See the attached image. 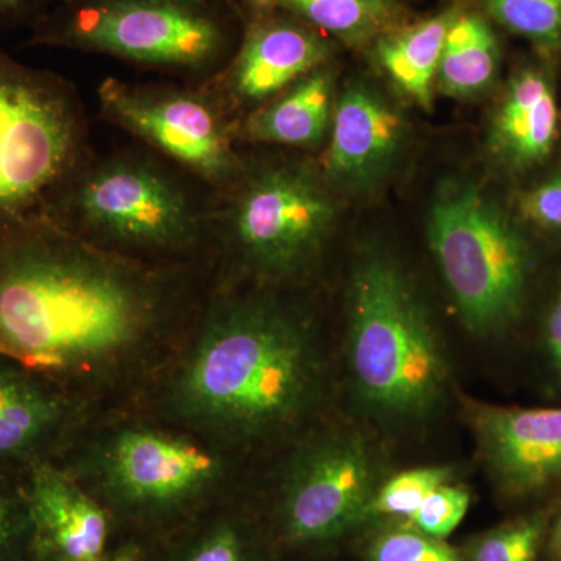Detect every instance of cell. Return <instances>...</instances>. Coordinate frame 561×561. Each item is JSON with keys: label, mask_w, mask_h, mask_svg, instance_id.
<instances>
[{"label": "cell", "mask_w": 561, "mask_h": 561, "mask_svg": "<svg viewBox=\"0 0 561 561\" xmlns=\"http://www.w3.org/2000/svg\"><path fill=\"white\" fill-rule=\"evenodd\" d=\"M375 451L359 435L334 434L306 446L284 483L283 519L294 541H327L367 518L379 485Z\"/></svg>", "instance_id": "cell-9"}, {"label": "cell", "mask_w": 561, "mask_h": 561, "mask_svg": "<svg viewBox=\"0 0 561 561\" xmlns=\"http://www.w3.org/2000/svg\"><path fill=\"white\" fill-rule=\"evenodd\" d=\"M99 561H142V559H140L139 552L136 549H122V551L106 553Z\"/></svg>", "instance_id": "cell-32"}, {"label": "cell", "mask_w": 561, "mask_h": 561, "mask_svg": "<svg viewBox=\"0 0 561 561\" xmlns=\"http://www.w3.org/2000/svg\"><path fill=\"white\" fill-rule=\"evenodd\" d=\"M435 260L461 320L478 334H493L522 311L529 250L494 203L476 187H443L431 210Z\"/></svg>", "instance_id": "cell-6"}, {"label": "cell", "mask_w": 561, "mask_h": 561, "mask_svg": "<svg viewBox=\"0 0 561 561\" xmlns=\"http://www.w3.org/2000/svg\"><path fill=\"white\" fill-rule=\"evenodd\" d=\"M332 219L334 205L312 172L279 168L251 181L232 213V232L250 265L287 276L312 260Z\"/></svg>", "instance_id": "cell-8"}, {"label": "cell", "mask_w": 561, "mask_h": 561, "mask_svg": "<svg viewBox=\"0 0 561 561\" xmlns=\"http://www.w3.org/2000/svg\"><path fill=\"white\" fill-rule=\"evenodd\" d=\"M164 311L151 273L58 221L0 225V356L61 389L135 362Z\"/></svg>", "instance_id": "cell-1"}, {"label": "cell", "mask_w": 561, "mask_h": 561, "mask_svg": "<svg viewBox=\"0 0 561 561\" xmlns=\"http://www.w3.org/2000/svg\"><path fill=\"white\" fill-rule=\"evenodd\" d=\"M559 110L549 81L538 72L519 73L502 102L493 142L505 160L527 165L545 160L557 138Z\"/></svg>", "instance_id": "cell-17"}, {"label": "cell", "mask_w": 561, "mask_h": 561, "mask_svg": "<svg viewBox=\"0 0 561 561\" xmlns=\"http://www.w3.org/2000/svg\"><path fill=\"white\" fill-rule=\"evenodd\" d=\"M28 43L203 72L224 60L231 31L216 0H60Z\"/></svg>", "instance_id": "cell-4"}, {"label": "cell", "mask_w": 561, "mask_h": 561, "mask_svg": "<svg viewBox=\"0 0 561 561\" xmlns=\"http://www.w3.org/2000/svg\"><path fill=\"white\" fill-rule=\"evenodd\" d=\"M102 108L114 124L146 140L208 181L230 175L231 147L208 102L187 92L135 87L110 79L102 83Z\"/></svg>", "instance_id": "cell-10"}, {"label": "cell", "mask_w": 561, "mask_h": 561, "mask_svg": "<svg viewBox=\"0 0 561 561\" xmlns=\"http://www.w3.org/2000/svg\"><path fill=\"white\" fill-rule=\"evenodd\" d=\"M80 146L79 111L68 88L0 46V225L49 217Z\"/></svg>", "instance_id": "cell-5"}, {"label": "cell", "mask_w": 561, "mask_h": 561, "mask_svg": "<svg viewBox=\"0 0 561 561\" xmlns=\"http://www.w3.org/2000/svg\"><path fill=\"white\" fill-rule=\"evenodd\" d=\"M184 561H249V553L239 531L221 524L203 535Z\"/></svg>", "instance_id": "cell-28"}, {"label": "cell", "mask_w": 561, "mask_h": 561, "mask_svg": "<svg viewBox=\"0 0 561 561\" xmlns=\"http://www.w3.org/2000/svg\"><path fill=\"white\" fill-rule=\"evenodd\" d=\"M470 501V493L463 486L443 483L423 501L409 522L413 529L442 540L457 529L467 515Z\"/></svg>", "instance_id": "cell-26"}, {"label": "cell", "mask_w": 561, "mask_h": 561, "mask_svg": "<svg viewBox=\"0 0 561 561\" xmlns=\"http://www.w3.org/2000/svg\"><path fill=\"white\" fill-rule=\"evenodd\" d=\"M371 561H460L451 546L413 529L391 530L376 538Z\"/></svg>", "instance_id": "cell-27"}, {"label": "cell", "mask_w": 561, "mask_h": 561, "mask_svg": "<svg viewBox=\"0 0 561 561\" xmlns=\"http://www.w3.org/2000/svg\"><path fill=\"white\" fill-rule=\"evenodd\" d=\"M552 549L553 551L561 553V515L559 522L556 524V527H553Z\"/></svg>", "instance_id": "cell-33"}, {"label": "cell", "mask_w": 561, "mask_h": 561, "mask_svg": "<svg viewBox=\"0 0 561 561\" xmlns=\"http://www.w3.org/2000/svg\"><path fill=\"white\" fill-rule=\"evenodd\" d=\"M545 534L541 518H527L491 531L472 549L471 561H535Z\"/></svg>", "instance_id": "cell-25"}, {"label": "cell", "mask_w": 561, "mask_h": 561, "mask_svg": "<svg viewBox=\"0 0 561 561\" xmlns=\"http://www.w3.org/2000/svg\"><path fill=\"white\" fill-rule=\"evenodd\" d=\"M105 490L128 507L164 508L194 500L219 481L220 460L186 438L131 427L114 434L98 457Z\"/></svg>", "instance_id": "cell-11"}, {"label": "cell", "mask_w": 561, "mask_h": 561, "mask_svg": "<svg viewBox=\"0 0 561 561\" xmlns=\"http://www.w3.org/2000/svg\"><path fill=\"white\" fill-rule=\"evenodd\" d=\"M249 2L256 7H267L272 5V3L279 2V0H249Z\"/></svg>", "instance_id": "cell-34"}, {"label": "cell", "mask_w": 561, "mask_h": 561, "mask_svg": "<svg viewBox=\"0 0 561 561\" xmlns=\"http://www.w3.org/2000/svg\"><path fill=\"white\" fill-rule=\"evenodd\" d=\"M283 9L341 36L367 35L391 16L389 0H279Z\"/></svg>", "instance_id": "cell-21"}, {"label": "cell", "mask_w": 561, "mask_h": 561, "mask_svg": "<svg viewBox=\"0 0 561 561\" xmlns=\"http://www.w3.org/2000/svg\"><path fill=\"white\" fill-rule=\"evenodd\" d=\"M331 99V77L313 70L284 98L251 117L247 135L262 142L312 146L330 124Z\"/></svg>", "instance_id": "cell-18"}, {"label": "cell", "mask_w": 561, "mask_h": 561, "mask_svg": "<svg viewBox=\"0 0 561 561\" xmlns=\"http://www.w3.org/2000/svg\"><path fill=\"white\" fill-rule=\"evenodd\" d=\"M32 552L27 470L0 468V561H24Z\"/></svg>", "instance_id": "cell-22"}, {"label": "cell", "mask_w": 561, "mask_h": 561, "mask_svg": "<svg viewBox=\"0 0 561 561\" xmlns=\"http://www.w3.org/2000/svg\"><path fill=\"white\" fill-rule=\"evenodd\" d=\"M346 353L362 401L387 419H424L445 394L448 364L434 324L381 254L365 256L351 276Z\"/></svg>", "instance_id": "cell-3"}, {"label": "cell", "mask_w": 561, "mask_h": 561, "mask_svg": "<svg viewBox=\"0 0 561 561\" xmlns=\"http://www.w3.org/2000/svg\"><path fill=\"white\" fill-rule=\"evenodd\" d=\"M50 0H0V31L22 22H35L49 9Z\"/></svg>", "instance_id": "cell-30"}, {"label": "cell", "mask_w": 561, "mask_h": 561, "mask_svg": "<svg viewBox=\"0 0 561 561\" xmlns=\"http://www.w3.org/2000/svg\"><path fill=\"white\" fill-rule=\"evenodd\" d=\"M523 213L542 228L561 230V175L529 192L523 201Z\"/></svg>", "instance_id": "cell-29"}, {"label": "cell", "mask_w": 561, "mask_h": 561, "mask_svg": "<svg viewBox=\"0 0 561 561\" xmlns=\"http://www.w3.org/2000/svg\"><path fill=\"white\" fill-rule=\"evenodd\" d=\"M500 50L490 25L479 16L456 18L446 35L438 81L446 94H478L496 76Z\"/></svg>", "instance_id": "cell-20"}, {"label": "cell", "mask_w": 561, "mask_h": 561, "mask_svg": "<svg viewBox=\"0 0 561 561\" xmlns=\"http://www.w3.org/2000/svg\"><path fill=\"white\" fill-rule=\"evenodd\" d=\"M33 561H99L106 556L108 518L72 476L54 461L27 470Z\"/></svg>", "instance_id": "cell-13"}, {"label": "cell", "mask_w": 561, "mask_h": 561, "mask_svg": "<svg viewBox=\"0 0 561 561\" xmlns=\"http://www.w3.org/2000/svg\"><path fill=\"white\" fill-rule=\"evenodd\" d=\"M546 350L561 381V286L546 321Z\"/></svg>", "instance_id": "cell-31"}, {"label": "cell", "mask_w": 561, "mask_h": 561, "mask_svg": "<svg viewBox=\"0 0 561 561\" xmlns=\"http://www.w3.org/2000/svg\"><path fill=\"white\" fill-rule=\"evenodd\" d=\"M320 386L308 327L275 302L243 300L210 313L173 376L169 402L197 430L253 440L297 424Z\"/></svg>", "instance_id": "cell-2"}, {"label": "cell", "mask_w": 561, "mask_h": 561, "mask_svg": "<svg viewBox=\"0 0 561 561\" xmlns=\"http://www.w3.org/2000/svg\"><path fill=\"white\" fill-rule=\"evenodd\" d=\"M451 468L426 467L415 470L402 471L389 481L381 483L370 507L367 518L373 516H397V518H411L419 511L423 501L443 483L451 479Z\"/></svg>", "instance_id": "cell-23"}, {"label": "cell", "mask_w": 561, "mask_h": 561, "mask_svg": "<svg viewBox=\"0 0 561 561\" xmlns=\"http://www.w3.org/2000/svg\"><path fill=\"white\" fill-rule=\"evenodd\" d=\"M456 18L454 13L440 14L379 43L378 58L383 69L421 106L431 105L443 44Z\"/></svg>", "instance_id": "cell-19"}, {"label": "cell", "mask_w": 561, "mask_h": 561, "mask_svg": "<svg viewBox=\"0 0 561 561\" xmlns=\"http://www.w3.org/2000/svg\"><path fill=\"white\" fill-rule=\"evenodd\" d=\"M485 5L508 31L540 46H561V0H485Z\"/></svg>", "instance_id": "cell-24"}, {"label": "cell", "mask_w": 561, "mask_h": 561, "mask_svg": "<svg viewBox=\"0 0 561 561\" xmlns=\"http://www.w3.org/2000/svg\"><path fill=\"white\" fill-rule=\"evenodd\" d=\"M468 420L486 468L508 493H534L561 481V409L471 402Z\"/></svg>", "instance_id": "cell-12"}, {"label": "cell", "mask_w": 561, "mask_h": 561, "mask_svg": "<svg viewBox=\"0 0 561 561\" xmlns=\"http://www.w3.org/2000/svg\"><path fill=\"white\" fill-rule=\"evenodd\" d=\"M49 219H73L106 241L140 249H176L194 239L190 198L168 175L136 161L106 162L69 181Z\"/></svg>", "instance_id": "cell-7"}, {"label": "cell", "mask_w": 561, "mask_h": 561, "mask_svg": "<svg viewBox=\"0 0 561 561\" xmlns=\"http://www.w3.org/2000/svg\"><path fill=\"white\" fill-rule=\"evenodd\" d=\"M328 55L316 33L287 22H272L250 33L231 70L236 94L261 101L313 72Z\"/></svg>", "instance_id": "cell-16"}, {"label": "cell", "mask_w": 561, "mask_h": 561, "mask_svg": "<svg viewBox=\"0 0 561 561\" xmlns=\"http://www.w3.org/2000/svg\"><path fill=\"white\" fill-rule=\"evenodd\" d=\"M401 138L397 111L368 88H351L332 121L328 171L345 183L370 180L397 153Z\"/></svg>", "instance_id": "cell-15"}, {"label": "cell", "mask_w": 561, "mask_h": 561, "mask_svg": "<svg viewBox=\"0 0 561 561\" xmlns=\"http://www.w3.org/2000/svg\"><path fill=\"white\" fill-rule=\"evenodd\" d=\"M69 412L60 386L0 356V468L51 461Z\"/></svg>", "instance_id": "cell-14"}]
</instances>
